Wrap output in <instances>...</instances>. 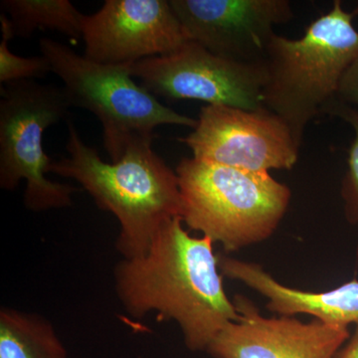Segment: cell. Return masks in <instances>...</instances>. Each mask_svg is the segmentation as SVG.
<instances>
[{"mask_svg": "<svg viewBox=\"0 0 358 358\" xmlns=\"http://www.w3.org/2000/svg\"><path fill=\"white\" fill-rule=\"evenodd\" d=\"M0 358H68L49 320L14 308L0 310Z\"/></svg>", "mask_w": 358, "mask_h": 358, "instance_id": "4fadbf2b", "label": "cell"}, {"mask_svg": "<svg viewBox=\"0 0 358 358\" xmlns=\"http://www.w3.org/2000/svg\"><path fill=\"white\" fill-rule=\"evenodd\" d=\"M150 141H136L121 159L106 162L68 121L69 157L53 160L49 173L74 179L96 206L119 220L117 249L124 259L143 255L160 228L180 217L178 174L155 154Z\"/></svg>", "mask_w": 358, "mask_h": 358, "instance_id": "7a4b0ae2", "label": "cell"}, {"mask_svg": "<svg viewBox=\"0 0 358 358\" xmlns=\"http://www.w3.org/2000/svg\"><path fill=\"white\" fill-rule=\"evenodd\" d=\"M85 57L107 65H129L180 48L185 33L166 0H106L85 16Z\"/></svg>", "mask_w": 358, "mask_h": 358, "instance_id": "30bf717a", "label": "cell"}, {"mask_svg": "<svg viewBox=\"0 0 358 358\" xmlns=\"http://www.w3.org/2000/svg\"><path fill=\"white\" fill-rule=\"evenodd\" d=\"M181 220L222 245L225 253L274 234L291 201V189L268 173L182 159L176 166Z\"/></svg>", "mask_w": 358, "mask_h": 358, "instance_id": "277c9868", "label": "cell"}, {"mask_svg": "<svg viewBox=\"0 0 358 358\" xmlns=\"http://www.w3.org/2000/svg\"><path fill=\"white\" fill-rule=\"evenodd\" d=\"M2 40L0 43V83L34 81L52 72L51 65L44 56L20 57L9 50L8 41L14 37L10 20L6 13L0 14Z\"/></svg>", "mask_w": 358, "mask_h": 358, "instance_id": "9a60e30c", "label": "cell"}, {"mask_svg": "<svg viewBox=\"0 0 358 358\" xmlns=\"http://www.w3.org/2000/svg\"><path fill=\"white\" fill-rule=\"evenodd\" d=\"M324 114L341 117L355 131V138L348 152V171L341 185V196L348 222L358 224V109L334 100Z\"/></svg>", "mask_w": 358, "mask_h": 358, "instance_id": "2e32d148", "label": "cell"}, {"mask_svg": "<svg viewBox=\"0 0 358 358\" xmlns=\"http://www.w3.org/2000/svg\"><path fill=\"white\" fill-rule=\"evenodd\" d=\"M39 47L62 80L72 107L88 110L102 124L103 145L113 162L136 141L152 143L157 127H196L197 120L166 107L134 81L128 65L94 62L50 38L40 39Z\"/></svg>", "mask_w": 358, "mask_h": 358, "instance_id": "5b68a950", "label": "cell"}, {"mask_svg": "<svg viewBox=\"0 0 358 358\" xmlns=\"http://www.w3.org/2000/svg\"><path fill=\"white\" fill-rule=\"evenodd\" d=\"M179 141L193 159L258 173L293 169L301 148L288 124L266 108L217 105L202 108L192 133Z\"/></svg>", "mask_w": 358, "mask_h": 358, "instance_id": "ba28073f", "label": "cell"}, {"mask_svg": "<svg viewBox=\"0 0 358 358\" xmlns=\"http://www.w3.org/2000/svg\"><path fill=\"white\" fill-rule=\"evenodd\" d=\"M223 277L243 282L268 300L270 312L286 317L310 315L334 326L358 324V281L345 282L326 292H308L289 288L278 282L260 265L217 254Z\"/></svg>", "mask_w": 358, "mask_h": 358, "instance_id": "7c38bea8", "label": "cell"}, {"mask_svg": "<svg viewBox=\"0 0 358 358\" xmlns=\"http://www.w3.org/2000/svg\"><path fill=\"white\" fill-rule=\"evenodd\" d=\"M0 187L13 192L25 180L24 205L42 212L72 205L75 186L46 178L53 159L44 152L43 136L72 108L64 89L35 81L0 89Z\"/></svg>", "mask_w": 358, "mask_h": 358, "instance_id": "8992f818", "label": "cell"}, {"mask_svg": "<svg viewBox=\"0 0 358 358\" xmlns=\"http://www.w3.org/2000/svg\"><path fill=\"white\" fill-rule=\"evenodd\" d=\"M353 13H355V15H357V14H358V6H357V9H355V11H353Z\"/></svg>", "mask_w": 358, "mask_h": 358, "instance_id": "d6986e66", "label": "cell"}, {"mask_svg": "<svg viewBox=\"0 0 358 358\" xmlns=\"http://www.w3.org/2000/svg\"><path fill=\"white\" fill-rule=\"evenodd\" d=\"M14 36L30 37L38 29L56 30L73 41L82 38L85 16L69 0H2Z\"/></svg>", "mask_w": 358, "mask_h": 358, "instance_id": "5bb4252c", "label": "cell"}, {"mask_svg": "<svg viewBox=\"0 0 358 358\" xmlns=\"http://www.w3.org/2000/svg\"><path fill=\"white\" fill-rule=\"evenodd\" d=\"M239 320L224 327L206 352L213 358H336L348 327L294 317H265L249 299L235 296Z\"/></svg>", "mask_w": 358, "mask_h": 358, "instance_id": "8fae6325", "label": "cell"}, {"mask_svg": "<svg viewBox=\"0 0 358 358\" xmlns=\"http://www.w3.org/2000/svg\"><path fill=\"white\" fill-rule=\"evenodd\" d=\"M336 100L358 109V58L341 77Z\"/></svg>", "mask_w": 358, "mask_h": 358, "instance_id": "e0dca14e", "label": "cell"}, {"mask_svg": "<svg viewBox=\"0 0 358 358\" xmlns=\"http://www.w3.org/2000/svg\"><path fill=\"white\" fill-rule=\"evenodd\" d=\"M188 41L220 57L260 63L275 25L288 22V0H171Z\"/></svg>", "mask_w": 358, "mask_h": 358, "instance_id": "9c48e42d", "label": "cell"}, {"mask_svg": "<svg viewBox=\"0 0 358 358\" xmlns=\"http://www.w3.org/2000/svg\"><path fill=\"white\" fill-rule=\"evenodd\" d=\"M157 98L195 100L237 109H262L265 84L264 63H241L211 53L192 41L164 56L143 59L128 65Z\"/></svg>", "mask_w": 358, "mask_h": 358, "instance_id": "52a82bcc", "label": "cell"}, {"mask_svg": "<svg viewBox=\"0 0 358 358\" xmlns=\"http://www.w3.org/2000/svg\"><path fill=\"white\" fill-rule=\"evenodd\" d=\"M355 16L336 0L300 39L274 34L268 42L263 105L288 124L301 145L308 122L336 100L341 77L358 58Z\"/></svg>", "mask_w": 358, "mask_h": 358, "instance_id": "3957f363", "label": "cell"}, {"mask_svg": "<svg viewBox=\"0 0 358 358\" xmlns=\"http://www.w3.org/2000/svg\"><path fill=\"white\" fill-rule=\"evenodd\" d=\"M336 358H358V324H355V331L339 350Z\"/></svg>", "mask_w": 358, "mask_h": 358, "instance_id": "ac0fdd59", "label": "cell"}, {"mask_svg": "<svg viewBox=\"0 0 358 358\" xmlns=\"http://www.w3.org/2000/svg\"><path fill=\"white\" fill-rule=\"evenodd\" d=\"M213 244L208 237L190 236L180 217L167 221L143 255L115 266V293L124 310L136 319L155 312L159 322L173 320L188 350H207L224 327L239 320Z\"/></svg>", "mask_w": 358, "mask_h": 358, "instance_id": "6da1fadb", "label": "cell"}]
</instances>
